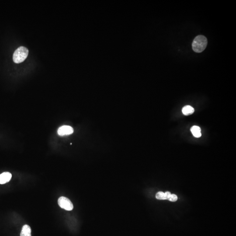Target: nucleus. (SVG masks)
I'll list each match as a JSON object with an SVG mask.
<instances>
[{"instance_id":"9d476101","label":"nucleus","mask_w":236,"mask_h":236,"mask_svg":"<svg viewBox=\"0 0 236 236\" xmlns=\"http://www.w3.org/2000/svg\"><path fill=\"white\" fill-rule=\"evenodd\" d=\"M178 199V197L177 195L175 194H171L170 198H169V201L172 202H176Z\"/></svg>"},{"instance_id":"f257e3e1","label":"nucleus","mask_w":236,"mask_h":236,"mask_svg":"<svg viewBox=\"0 0 236 236\" xmlns=\"http://www.w3.org/2000/svg\"><path fill=\"white\" fill-rule=\"evenodd\" d=\"M207 39L205 36L199 35L196 36L192 43V49L195 52H202L206 48L207 45Z\"/></svg>"},{"instance_id":"9b49d317","label":"nucleus","mask_w":236,"mask_h":236,"mask_svg":"<svg viewBox=\"0 0 236 236\" xmlns=\"http://www.w3.org/2000/svg\"><path fill=\"white\" fill-rule=\"evenodd\" d=\"M171 195V193L169 191H167L165 193V199H168L169 200V198H170V196Z\"/></svg>"},{"instance_id":"7ed1b4c3","label":"nucleus","mask_w":236,"mask_h":236,"mask_svg":"<svg viewBox=\"0 0 236 236\" xmlns=\"http://www.w3.org/2000/svg\"><path fill=\"white\" fill-rule=\"evenodd\" d=\"M58 203L59 206L65 210L71 211L73 209V205L71 200L66 197H60L58 200Z\"/></svg>"},{"instance_id":"6e6552de","label":"nucleus","mask_w":236,"mask_h":236,"mask_svg":"<svg viewBox=\"0 0 236 236\" xmlns=\"http://www.w3.org/2000/svg\"><path fill=\"white\" fill-rule=\"evenodd\" d=\"M195 110L194 108L190 105H186L183 107L182 109V112L184 115H189L194 113Z\"/></svg>"},{"instance_id":"1a4fd4ad","label":"nucleus","mask_w":236,"mask_h":236,"mask_svg":"<svg viewBox=\"0 0 236 236\" xmlns=\"http://www.w3.org/2000/svg\"><path fill=\"white\" fill-rule=\"evenodd\" d=\"M156 198L159 200H165V193H164L162 191H159V192H158L156 195Z\"/></svg>"},{"instance_id":"423d86ee","label":"nucleus","mask_w":236,"mask_h":236,"mask_svg":"<svg viewBox=\"0 0 236 236\" xmlns=\"http://www.w3.org/2000/svg\"><path fill=\"white\" fill-rule=\"evenodd\" d=\"M20 236H31V229L29 226L25 225L23 227Z\"/></svg>"},{"instance_id":"20e7f679","label":"nucleus","mask_w":236,"mask_h":236,"mask_svg":"<svg viewBox=\"0 0 236 236\" xmlns=\"http://www.w3.org/2000/svg\"><path fill=\"white\" fill-rule=\"evenodd\" d=\"M74 129L72 127L69 125H63L61 126L58 129L57 133L60 136L69 135L72 134Z\"/></svg>"},{"instance_id":"0eeeda50","label":"nucleus","mask_w":236,"mask_h":236,"mask_svg":"<svg viewBox=\"0 0 236 236\" xmlns=\"http://www.w3.org/2000/svg\"><path fill=\"white\" fill-rule=\"evenodd\" d=\"M201 129L198 126L194 125L191 129V131L193 135L196 138H199L201 136Z\"/></svg>"},{"instance_id":"39448f33","label":"nucleus","mask_w":236,"mask_h":236,"mask_svg":"<svg viewBox=\"0 0 236 236\" xmlns=\"http://www.w3.org/2000/svg\"><path fill=\"white\" fill-rule=\"evenodd\" d=\"M12 175L9 172H5L0 175V184H4L9 182Z\"/></svg>"},{"instance_id":"f03ea898","label":"nucleus","mask_w":236,"mask_h":236,"mask_svg":"<svg viewBox=\"0 0 236 236\" xmlns=\"http://www.w3.org/2000/svg\"><path fill=\"white\" fill-rule=\"evenodd\" d=\"M29 50L24 46H20L14 52L13 60L16 64L21 63L24 61L28 56Z\"/></svg>"}]
</instances>
